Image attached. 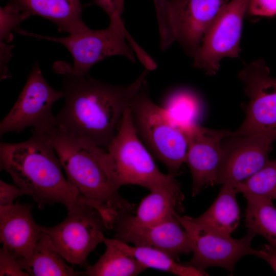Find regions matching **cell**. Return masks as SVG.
Wrapping results in <instances>:
<instances>
[{"instance_id":"6da1fadb","label":"cell","mask_w":276,"mask_h":276,"mask_svg":"<svg viewBox=\"0 0 276 276\" xmlns=\"http://www.w3.org/2000/svg\"><path fill=\"white\" fill-rule=\"evenodd\" d=\"M54 71L63 76L65 103L55 125L68 134L107 149L117 133L124 112L146 82V69L131 84L114 85L75 73L58 61Z\"/></svg>"},{"instance_id":"7a4b0ae2","label":"cell","mask_w":276,"mask_h":276,"mask_svg":"<svg viewBox=\"0 0 276 276\" xmlns=\"http://www.w3.org/2000/svg\"><path fill=\"white\" fill-rule=\"evenodd\" d=\"M28 140L0 143V168L11 176L14 185L43 208L61 203L67 210L80 193L63 176L62 166L44 132L32 129Z\"/></svg>"},{"instance_id":"3957f363","label":"cell","mask_w":276,"mask_h":276,"mask_svg":"<svg viewBox=\"0 0 276 276\" xmlns=\"http://www.w3.org/2000/svg\"><path fill=\"white\" fill-rule=\"evenodd\" d=\"M57 155L68 181L98 208L106 221L118 212L131 213L134 204L119 194L111 179L107 150L73 136L56 125L43 132Z\"/></svg>"},{"instance_id":"277c9868","label":"cell","mask_w":276,"mask_h":276,"mask_svg":"<svg viewBox=\"0 0 276 276\" xmlns=\"http://www.w3.org/2000/svg\"><path fill=\"white\" fill-rule=\"evenodd\" d=\"M133 123L140 137L154 156L175 175L186 163L188 139L182 127L150 99L146 82L130 104Z\"/></svg>"},{"instance_id":"5b68a950","label":"cell","mask_w":276,"mask_h":276,"mask_svg":"<svg viewBox=\"0 0 276 276\" xmlns=\"http://www.w3.org/2000/svg\"><path fill=\"white\" fill-rule=\"evenodd\" d=\"M109 19V26L106 29L96 30L88 28L83 31L65 37L37 34L20 28L16 32L61 44L73 57V72L85 75L88 74L94 64L108 57L122 56L135 62V54L140 55L144 52L126 30L121 16Z\"/></svg>"},{"instance_id":"8992f818","label":"cell","mask_w":276,"mask_h":276,"mask_svg":"<svg viewBox=\"0 0 276 276\" xmlns=\"http://www.w3.org/2000/svg\"><path fill=\"white\" fill-rule=\"evenodd\" d=\"M112 181L118 190L136 185L151 190L176 180L162 173L142 143L133 123L130 107L125 110L116 134L106 149Z\"/></svg>"},{"instance_id":"52a82bcc","label":"cell","mask_w":276,"mask_h":276,"mask_svg":"<svg viewBox=\"0 0 276 276\" xmlns=\"http://www.w3.org/2000/svg\"><path fill=\"white\" fill-rule=\"evenodd\" d=\"M67 211L63 221L53 227L42 226V230L66 261L82 265L88 255L103 243L106 222L100 211L80 194Z\"/></svg>"},{"instance_id":"ba28073f","label":"cell","mask_w":276,"mask_h":276,"mask_svg":"<svg viewBox=\"0 0 276 276\" xmlns=\"http://www.w3.org/2000/svg\"><path fill=\"white\" fill-rule=\"evenodd\" d=\"M247 1L231 0L221 10L206 31L193 57L194 67L208 75H214L222 59L239 57Z\"/></svg>"},{"instance_id":"9c48e42d","label":"cell","mask_w":276,"mask_h":276,"mask_svg":"<svg viewBox=\"0 0 276 276\" xmlns=\"http://www.w3.org/2000/svg\"><path fill=\"white\" fill-rule=\"evenodd\" d=\"M64 96L62 90L49 85L39 64L35 63L17 101L1 122V136L9 132H19L29 127L44 132L54 126L56 117L52 114V107Z\"/></svg>"},{"instance_id":"30bf717a","label":"cell","mask_w":276,"mask_h":276,"mask_svg":"<svg viewBox=\"0 0 276 276\" xmlns=\"http://www.w3.org/2000/svg\"><path fill=\"white\" fill-rule=\"evenodd\" d=\"M248 101L244 120L237 134L262 133L276 140V77L270 75L265 61L246 65L238 74Z\"/></svg>"},{"instance_id":"8fae6325","label":"cell","mask_w":276,"mask_h":276,"mask_svg":"<svg viewBox=\"0 0 276 276\" xmlns=\"http://www.w3.org/2000/svg\"><path fill=\"white\" fill-rule=\"evenodd\" d=\"M175 216L188 235L193 252L191 260L183 264L201 270L218 266L232 273L240 259L254 255L251 243L256 235L250 231H248L242 238L236 239L195 222L191 217L182 216L179 213Z\"/></svg>"},{"instance_id":"7c38bea8","label":"cell","mask_w":276,"mask_h":276,"mask_svg":"<svg viewBox=\"0 0 276 276\" xmlns=\"http://www.w3.org/2000/svg\"><path fill=\"white\" fill-rule=\"evenodd\" d=\"M111 229L115 239L160 250L177 261L180 255L192 252L188 235L175 216L160 224L144 225L135 222L131 213L118 212Z\"/></svg>"},{"instance_id":"4fadbf2b","label":"cell","mask_w":276,"mask_h":276,"mask_svg":"<svg viewBox=\"0 0 276 276\" xmlns=\"http://www.w3.org/2000/svg\"><path fill=\"white\" fill-rule=\"evenodd\" d=\"M274 141L262 133L239 135L232 132L222 142L223 158L218 185L234 186L261 169L269 161Z\"/></svg>"},{"instance_id":"5bb4252c","label":"cell","mask_w":276,"mask_h":276,"mask_svg":"<svg viewBox=\"0 0 276 276\" xmlns=\"http://www.w3.org/2000/svg\"><path fill=\"white\" fill-rule=\"evenodd\" d=\"M188 148L186 162L192 177V196L202 189L218 185L223 158L222 142L232 131L215 130L196 122L183 127Z\"/></svg>"},{"instance_id":"9a60e30c","label":"cell","mask_w":276,"mask_h":276,"mask_svg":"<svg viewBox=\"0 0 276 276\" xmlns=\"http://www.w3.org/2000/svg\"><path fill=\"white\" fill-rule=\"evenodd\" d=\"M168 1L175 41L193 57L209 26L231 0Z\"/></svg>"},{"instance_id":"2e32d148","label":"cell","mask_w":276,"mask_h":276,"mask_svg":"<svg viewBox=\"0 0 276 276\" xmlns=\"http://www.w3.org/2000/svg\"><path fill=\"white\" fill-rule=\"evenodd\" d=\"M32 205L16 202L0 206V241L17 259L29 258L42 233L32 214Z\"/></svg>"},{"instance_id":"e0dca14e","label":"cell","mask_w":276,"mask_h":276,"mask_svg":"<svg viewBox=\"0 0 276 276\" xmlns=\"http://www.w3.org/2000/svg\"><path fill=\"white\" fill-rule=\"evenodd\" d=\"M14 9L30 16L37 15L54 23L60 32L68 34L88 27L82 19L80 0H6Z\"/></svg>"},{"instance_id":"ac0fdd59","label":"cell","mask_w":276,"mask_h":276,"mask_svg":"<svg viewBox=\"0 0 276 276\" xmlns=\"http://www.w3.org/2000/svg\"><path fill=\"white\" fill-rule=\"evenodd\" d=\"M140 202L133 220L144 225H154L175 217L183 210L184 195L178 182L156 187Z\"/></svg>"},{"instance_id":"d6986e66","label":"cell","mask_w":276,"mask_h":276,"mask_svg":"<svg viewBox=\"0 0 276 276\" xmlns=\"http://www.w3.org/2000/svg\"><path fill=\"white\" fill-rule=\"evenodd\" d=\"M237 194L234 186L222 185L211 205L199 217H192V220L209 229L231 235L238 227L240 219Z\"/></svg>"},{"instance_id":"ffe728a7","label":"cell","mask_w":276,"mask_h":276,"mask_svg":"<svg viewBox=\"0 0 276 276\" xmlns=\"http://www.w3.org/2000/svg\"><path fill=\"white\" fill-rule=\"evenodd\" d=\"M23 270L32 276H75L79 275L68 266L55 249L48 234L42 231L32 255L17 259Z\"/></svg>"},{"instance_id":"44dd1931","label":"cell","mask_w":276,"mask_h":276,"mask_svg":"<svg viewBox=\"0 0 276 276\" xmlns=\"http://www.w3.org/2000/svg\"><path fill=\"white\" fill-rule=\"evenodd\" d=\"M106 249L93 266H88L79 274L88 276H134L147 268L133 256L127 254L115 243L114 238H105Z\"/></svg>"},{"instance_id":"7402d4cb","label":"cell","mask_w":276,"mask_h":276,"mask_svg":"<svg viewBox=\"0 0 276 276\" xmlns=\"http://www.w3.org/2000/svg\"><path fill=\"white\" fill-rule=\"evenodd\" d=\"M116 244L127 254L133 256L147 268H153L179 276L209 275L204 270L179 263L178 261L160 250L146 246H130L114 238Z\"/></svg>"},{"instance_id":"603a6c76","label":"cell","mask_w":276,"mask_h":276,"mask_svg":"<svg viewBox=\"0 0 276 276\" xmlns=\"http://www.w3.org/2000/svg\"><path fill=\"white\" fill-rule=\"evenodd\" d=\"M243 196L247 201L245 223L247 230L276 245V208L271 199Z\"/></svg>"},{"instance_id":"cb8c5ba5","label":"cell","mask_w":276,"mask_h":276,"mask_svg":"<svg viewBox=\"0 0 276 276\" xmlns=\"http://www.w3.org/2000/svg\"><path fill=\"white\" fill-rule=\"evenodd\" d=\"M163 108L176 125L183 127L196 122L200 113V102L193 91L179 88L168 96Z\"/></svg>"},{"instance_id":"d4e9b609","label":"cell","mask_w":276,"mask_h":276,"mask_svg":"<svg viewBox=\"0 0 276 276\" xmlns=\"http://www.w3.org/2000/svg\"><path fill=\"white\" fill-rule=\"evenodd\" d=\"M237 193L276 199V160L268 161L261 169L234 186Z\"/></svg>"},{"instance_id":"484cf974","label":"cell","mask_w":276,"mask_h":276,"mask_svg":"<svg viewBox=\"0 0 276 276\" xmlns=\"http://www.w3.org/2000/svg\"><path fill=\"white\" fill-rule=\"evenodd\" d=\"M30 16L20 12L8 4L0 8V42L10 43L14 38L15 32L20 24Z\"/></svg>"},{"instance_id":"4316f807","label":"cell","mask_w":276,"mask_h":276,"mask_svg":"<svg viewBox=\"0 0 276 276\" xmlns=\"http://www.w3.org/2000/svg\"><path fill=\"white\" fill-rule=\"evenodd\" d=\"M160 37V47L164 51L175 41L169 13L168 0H153Z\"/></svg>"},{"instance_id":"83f0119b","label":"cell","mask_w":276,"mask_h":276,"mask_svg":"<svg viewBox=\"0 0 276 276\" xmlns=\"http://www.w3.org/2000/svg\"><path fill=\"white\" fill-rule=\"evenodd\" d=\"M0 275H29L21 268L13 254L4 245L0 249Z\"/></svg>"},{"instance_id":"f1b7e54d","label":"cell","mask_w":276,"mask_h":276,"mask_svg":"<svg viewBox=\"0 0 276 276\" xmlns=\"http://www.w3.org/2000/svg\"><path fill=\"white\" fill-rule=\"evenodd\" d=\"M246 15L274 17L276 16V0H248Z\"/></svg>"},{"instance_id":"f546056e","label":"cell","mask_w":276,"mask_h":276,"mask_svg":"<svg viewBox=\"0 0 276 276\" xmlns=\"http://www.w3.org/2000/svg\"><path fill=\"white\" fill-rule=\"evenodd\" d=\"M24 195H26V192L15 185L0 180V206L11 205L15 198Z\"/></svg>"},{"instance_id":"4dcf8cb0","label":"cell","mask_w":276,"mask_h":276,"mask_svg":"<svg viewBox=\"0 0 276 276\" xmlns=\"http://www.w3.org/2000/svg\"><path fill=\"white\" fill-rule=\"evenodd\" d=\"M14 45L0 42V77L1 80L11 77L8 64L12 56V49Z\"/></svg>"},{"instance_id":"1f68e13d","label":"cell","mask_w":276,"mask_h":276,"mask_svg":"<svg viewBox=\"0 0 276 276\" xmlns=\"http://www.w3.org/2000/svg\"><path fill=\"white\" fill-rule=\"evenodd\" d=\"M254 255L266 261L276 273V245H262L255 249Z\"/></svg>"},{"instance_id":"d6a6232c","label":"cell","mask_w":276,"mask_h":276,"mask_svg":"<svg viewBox=\"0 0 276 276\" xmlns=\"http://www.w3.org/2000/svg\"><path fill=\"white\" fill-rule=\"evenodd\" d=\"M93 2L107 14L109 19L120 15L117 11L114 0H93Z\"/></svg>"},{"instance_id":"836d02e7","label":"cell","mask_w":276,"mask_h":276,"mask_svg":"<svg viewBox=\"0 0 276 276\" xmlns=\"http://www.w3.org/2000/svg\"><path fill=\"white\" fill-rule=\"evenodd\" d=\"M118 14L122 15L124 11V0H114Z\"/></svg>"}]
</instances>
